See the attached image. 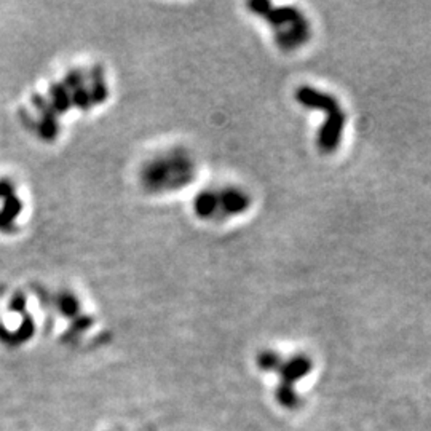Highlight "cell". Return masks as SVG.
Instances as JSON below:
<instances>
[{
  "mask_svg": "<svg viewBox=\"0 0 431 431\" xmlns=\"http://www.w3.org/2000/svg\"><path fill=\"white\" fill-rule=\"evenodd\" d=\"M249 9L269 23L275 42L283 51H296L310 41L308 18L296 6H275L271 2L256 0L249 4Z\"/></svg>",
  "mask_w": 431,
  "mask_h": 431,
  "instance_id": "1",
  "label": "cell"
},
{
  "mask_svg": "<svg viewBox=\"0 0 431 431\" xmlns=\"http://www.w3.org/2000/svg\"><path fill=\"white\" fill-rule=\"evenodd\" d=\"M278 368H280V370H281V375L284 380L283 383H286V385H293L296 380H299L301 377L308 374V370L311 369V363L308 358L296 356V358H293V360L281 363Z\"/></svg>",
  "mask_w": 431,
  "mask_h": 431,
  "instance_id": "5",
  "label": "cell"
},
{
  "mask_svg": "<svg viewBox=\"0 0 431 431\" xmlns=\"http://www.w3.org/2000/svg\"><path fill=\"white\" fill-rule=\"evenodd\" d=\"M259 364H261L262 369H276L280 366V356L274 351H264V353L259 356Z\"/></svg>",
  "mask_w": 431,
  "mask_h": 431,
  "instance_id": "6",
  "label": "cell"
},
{
  "mask_svg": "<svg viewBox=\"0 0 431 431\" xmlns=\"http://www.w3.org/2000/svg\"><path fill=\"white\" fill-rule=\"evenodd\" d=\"M197 163L189 150L172 149L152 160L145 170V182L152 190H177L195 181Z\"/></svg>",
  "mask_w": 431,
  "mask_h": 431,
  "instance_id": "3",
  "label": "cell"
},
{
  "mask_svg": "<svg viewBox=\"0 0 431 431\" xmlns=\"http://www.w3.org/2000/svg\"><path fill=\"white\" fill-rule=\"evenodd\" d=\"M251 208V197L235 185L204 189L195 197L194 209L204 221L222 222L235 216L244 214Z\"/></svg>",
  "mask_w": 431,
  "mask_h": 431,
  "instance_id": "4",
  "label": "cell"
},
{
  "mask_svg": "<svg viewBox=\"0 0 431 431\" xmlns=\"http://www.w3.org/2000/svg\"><path fill=\"white\" fill-rule=\"evenodd\" d=\"M296 99L303 108L323 110L326 114L323 127L316 136L318 149L324 154H331L339 149L345 125H347V114L337 98L326 91L316 90L313 86H301L296 91Z\"/></svg>",
  "mask_w": 431,
  "mask_h": 431,
  "instance_id": "2",
  "label": "cell"
}]
</instances>
